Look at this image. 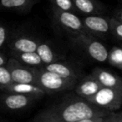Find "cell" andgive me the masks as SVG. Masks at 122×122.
<instances>
[{
  "label": "cell",
  "instance_id": "7a4b0ae2",
  "mask_svg": "<svg viewBox=\"0 0 122 122\" xmlns=\"http://www.w3.org/2000/svg\"><path fill=\"white\" fill-rule=\"evenodd\" d=\"M84 99L101 109L114 112L119 110L122 105V90L101 87L94 95Z\"/></svg>",
  "mask_w": 122,
  "mask_h": 122
},
{
  "label": "cell",
  "instance_id": "4fadbf2b",
  "mask_svg": "<svg viewBox=\"0 0 122 122\" xmlns=\"http://www.w3.org/2000/svg\"><path fill=\"white\" fill-rule=\"evenodd\" d=\"M13 48L20 53L36 52L37 44L36 41L28 38H19L13 42Z\"/></svg>",
  "mask_w": 122,
  "mask_h": 122
},
{
  "label": "cell",
  "instance_id": "277c9868",
  "mask_svg": "<svg viewBox=\"0 0 122 122\" xmlns=\"http://www.w3.org/2000/svg\"><path fill=\"white\" fill-rule=\"evenodd\" d=\"M39 85L49 91H60V90H66L72 86L75 83L74 80H67V79L62 78L52 72L45 71L42 72L37 76Z\"/></svg>",
  "mask_w": 122,
  "mask_h": 122
},
{
  "label": "cell",
  "instance_id": "8fae6325",
  "mask_svg": "<svg viewBox=\"0 0 122 122\" xmlns=\"http://www.w3.org/2000/svg\"><path fill=\"white\" fill-rule=\"evenodd\" d=\"M29 98L23 94H13L8 95L4 99V104L10 110H21L29 104Z\"/></svg>",
  "mask_w": 122,
  "mask_h": 122
},
{
  "label": "cell",
  "instance_id": "ac0fdd59",
  "mask_svg": "<svg viewBox=\"0 0 122 122\" xmlns=\"http://www.w3.org/2000/svg\"><path fill=\"white\" fill-rule=\"evenodd\" d=\"M12 78L9 70L3 66H0V85L7 86L12 85Z\"/></svg>",
  "mask_w": 122,
  "mask_h": 122
},
{
  "label": "cell",
  "instance_id": "e0dca14e",
  "mask_svg": "<svg viewBox=\"0 0 122 122\" xmlns=\"http://www.w3.org/2000/svg\"><path fill=\"white\" fill-rule=\"evenodd\" d=\"M19 58L23 62L27 64L30 65H38L42 63L39 55L37 52H27V53H20Z\"/></svg>",
  "mask_w": 122,
  "mask_h": 122
},
{
  "label": "cell",
  "instance_id": "ffe728a7",
  "mask_svg": "<svg viewBox=\"0 0 122 122\" xmlns=\"http://www.w3.org/2000/svg\"><path fill=\"white\" fill-rule=\"evenodd\" d=\"M27 0H1V4L5 8H18L24 5Z\"/></svg>",
  "mask_w": 122,
  "mask_h": 122
},
{
  "label": "cell",
  "instance_id": "d6986e66",
  "mask_svg": "<svg viewBox=\"0 0 122 122\" xmlns=\"http://www.w3.org/2000/svg\"><path fill=\"white\" fill-rule=\"evenodd\" d=\"M111 31L116 37L122 39V23L118 21L116 18H111L110 19Z\"/></svg>",
  "mask_w": 122,
  "mask_h": 122
},
{
  "label": "cell",
  "instance_id": "cb8c5ba5",
  "mask_svg": "<svg viewBox=\"0 0 122 122\" xmlns=\"http://www.w3.org/2000/svg\"><path fill=\"white\" fill-rule=\"evenodd\" d=\"M105 117H95V118H90V119H85L78 122H102Z\"/></svg>",
  "mask_w": 122,
  "mask_h": 122
},
{
  "label": "cell",
  "instance_id": "4316f807",
  "mask_svg": "<svg viewBox=\"0 0 122 122\" xmlns=\"http://www.w3.org/2000/svg\"><path fill=\"white\" fill-rule=\"evenodd\" d=\"M4 64H5V59L3 58V55L0 54V66H3Z\"/></svg>",
  "mask_w": 122,
  "mask_h": 122
},
{
  "label": "cell",
  "instance_id": "30bf717a",
  "mask_svg": "<svg viewBox=\"0 0 122 122\" xmlns=\"http://www.w3.org/2000/svg\"><path fill=\"white\" fill-rule=\"evenodd\" d=\"M46 70L52 72V73L62 77V78L67 79V80H74V81H76V75L75 72L73 71V70H71L70 67H68L67 65L64 64L58 63V62L53 63L52 62V63L47 64Z\"/></svg>",
  "mask_w": 122,
  "mask_h": 122
},
{
  "label": "cell",
  "instance_id": "9a60e30c",
  "mask_svg": "<svg viewBox=\"0 0 122 122\" xmlns=\"http://www.w3.org/2000/svg\"><path fill=\"white\" fill-rule=\"evenodd\" d=\"M11 90L18 94H41L42 89L32 85V84H15L11 86Z\"/></svg>",
  "mask_w": 122,
  "mask_h": 122
},
{
  "label": "cell",
  "instance_id": "7c38bea8",
  "mask_svg": "<svg viewBox=\"0 0 122 122\" xmlns=\"http://www.w3.org/2000/svg\"><path fill=\"white\" fill-rule=\"evenodd\" d=\"M73 4L79 11L86 14H96L100 13L101 6L95 0H73Z\"/></svg>",
  "mask_w": 122,
  "mask_h": 122
},
{
  "label": "cell",
  "instance_id": "5bb4252c",
  "mask_svg": "<svg viewBox=\"0 0 122 122\" xmlns=\"http://www.w3.org/2000/svg\"><path fill=\"white\" fill-rule=\"evenodd\" d=\"M37 54L39 55L41 60L44 64H51L54 60V54H53L51 49L47 44H41L37 45Z\"/></svg>",
  "mask_w": 122,
  "mask_h": 122
},
{
  "label": "cell",
  "instance_id": "52a82bcc",
  "mask_svg": "<svg viewBox=\"0 0 122 122\" xmlns=\"http://www.w3.org/2000/svg\"><path fill=\"white\" fill-rule=\"evenodd\" d=\"M58 19L60 23L66 29L76 32H81V34H86V30L82 23V21L76 15L71 12L61 11L58 14Z\"/></svg>",
  "mask_w": 122,
  "mask_h": 122
},
{
  "label": "cell",
  "instance_id": "8992f818",
  "mask_svg": "<svg viewBox=\"0 0 122 122\" xmlns=\"http://www.w3.org/2000/svg\"><path fill=\"white\" fill-rule=\"evenodd\" d=\"M86 29L96 34H107L111 30L110 20L98 15H88L82 21Z\"/></svg>",
  "mask_w": 122,
  "mask_h": 122
},
{
  "label": "cell",
  "instance_id": "d4e9b609",
  "mask_svg": "<svg viewBox=\"0 0 122 122\" xmlns=\"http://www.w3.org/2000/svg\"><path fill=\"white\" fill-rule=\"evenodd\" d=\"M116 19L122 23V8L116 12Z\"/></svg>",
  "mask_w": 122,
  "mask_h": 122
},
{
  "label": "cell",
  "instance_id": "9c48e42d",
  "mask_svg": "<svg viewBox=\"0 0 122 122\" xmlns=\"http://www.w3.org/2000/svg\"><path fill=\"white\" fill-rule=\"evenodd\" d=\"M8 70L12 80L16 84H32L35 80L34 74L26 68L21 66H12Z\"/></svg>",
  "mask_w": 122,
  "mask_h": 122
},
{
  "label": "cell",
  "instance_id": "484cf974",
  "mask_svg": "<svg viewBox=\"0 0 122 122\" xmlns=\"http://www.w3.org/2000/svg\"><path fill=\"white\" fill-rule=\"evenodd\" d=\"M116 118H117V121L122 122V112L116 113Z\"/></svg>",
  "mask_w": 122,
  "mask_h": 122
},
{
  "label": "cell",
  "instance_id": "2e32d148",
  "mask_svg": "<svg viewBox=\"0 0 122 122\" xmlns=\"http://www.w3.org/2000/svg\"><path fill=\"white\" fill-rule=\"evenodd\" d=\"M111 65L122 70V48L113 47L108 53V60Z\"/></svg>",
  "mask_w": 122,
  "mask_h": 122
},
{
  "label": "cell",
  "instance_id": "44dd1931",
  "mask_svg": "<svg viewBox=\"0 0 122 122\" xmlns=\"http://www.w3.org/2000/svg\"><path fill=\"white\" fill-rule=\"evenodd\" d=\"M55 3L61 11H70L74 5L71 0H55Z\"/></svg>",
  "mask_w": 122,
  "mask_h": 122
},
{
  "label": "cell",
  "instance_id": "6da1fadb",
  "mask_svg": "<svg viewBox=\"0 0 122 122\" xmlns=\"http://www.w3.org/2000/svg\"><path fill=\"white\" fill-rule=\"evenodd\" d=\"M111 112L99 108L86 99H76L55 110L46 122H78L95 117H106Z\"/></svg>",
  "mask_w": 122,
  "mask_h": 122
},
{
  "label": "cell",
  "instance_id": "603a6c76",
  "mask_svg": "<svg viewBox=\"0 0 122 122\" xmlns=\"http://www.w3.org/2000/svg\"><path fill=\"white\" fill-rule=\"evenodd\" d=\"M6 29L3 28V26H0V48L3 45V44L5 43L6 40Z\"/></svg>",
  "mask_w": 122,
  "mask_h": 122
},
{
  "label": "cell",
  "instance_id": "7402d4cb",
  "mask_svg": "<svg viewBox=\"0 0 122 122\" xmlns=\"http://www.w3.org/2000/svg\"><path fill=\"white\" fill-rule=\"evenodd\" d=\"M102 122H118L117 118H116V113L111 112L110 114H108L107 116L104 118Z\"/></svg>",
  "mask_w": 122,
  "mask_h": 122
},
{
  "label": "cell",
  "instance_id": "3957f363",
  "mask_svg": "<svg viewBox=\"0 0 122 122\" xmlns=\"http://www.w3.org/2000/svg\"><path fill=\"white\" fill-rule=\"evenodd\" d=\"M79 45L94 60L106 62L108 60V50L101 42L92 39L88 34H81L77 38Z\"/></svg>",
  "mask_w": 122,
  "mask_h": 122
},
{
  "label": "cell",
  "instance_id": "ba28073f",
  "mask_svg": "<svg viewBox=\"0 0 122 122\" xmlns=\"http://www.w3.org/2000/svg\"><path fill=\"white\" fill-rule=\"evenodd\" d=\"M101 88V85L91 75L83 80L77 85L76 92L81 98L86 99V98L94 95Z\"/></svg>",
  "mask_w": 122,
  "mask_h": 122
},
{
  "label": "cell",
  "instance_id": "5b68a950",
  "mask_svg": "<svg viewBox=\"0 0 122 122\" xmlns=\"http://www.w3.org/2000/svg\"><path fill=\"white\" fill-rule=\"evenodd\" d=\"M92 76L101 85V87L116 88L122 90V79L108 70L101 68H96L92 71Z\"/></svg>",
  "mask_w": 122,
  "mask_h": 122
}]
</instances>
